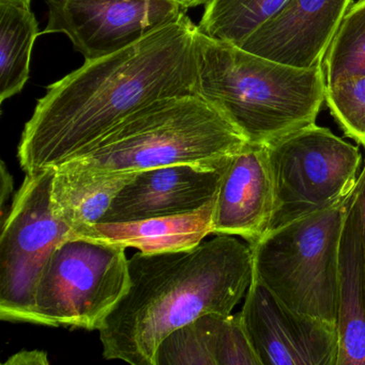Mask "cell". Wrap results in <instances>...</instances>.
I'll return each mask as SVG.
<instances>
[{"instance_id": "obj_12", "label": "cell", "mask_w": 365, "mask_h": 365, "mask_svg": "<svg viewBox=\"0 0 365 365\" xmlns=\"http://www.w3.org/2000/svg\"><path fill=\"white\" fill-rule=\"evenodd\" d=\"M223 168L176 165L137 173L116 195L100 223L196 212L214 201Z\"/></svg>"}, {"instance_id": "obj_17", "label": "cell", "mask_w": 365, "mask_h": 365, "mask_svg": "<svg viewBox=\"0 0 365 365\" xmlns=\"http://www.w3.org/2000/svg\"><path fill=\"white\" fill-rule=\"evenodd\" d=\"M40 34L30 6L0 2V102L25 87L32 48Z\"/></svg>"}, {"instance_id": "obj_25", "label": "cell", "mask_w": 365, "mask_h": 365, "mask_svg": "<svg viewBox=\"0 0 365 365\" xmlns=\"http://www.w3.org/2000/svg\"><path fill=\"white\" fill-rule=\"evenodd\" d=\"M169 1L175 2L184 10H188L190 8H195V6H206L210 0H169Z\"/></svg>"}, {"instance_id": "obj_20", "label": "cell", "mask_w": 365, "mask_h": 365, "mask_svg": "<svg viewBox=\"0 0 365 365\" xmlns=\"http://www.w3.org/2000/svg\"><path fill=\"white\" fill-rule=\"evenodd\" d=\"M218 365H263L249 343L238 314L195 322Z\"/></svg>"}, {"instance_id": "obj_15", "label": "cell", "mask_w": 365, "mask_h": 365, "mask_svg": "<svg viewBox=\"0 0 365 365\" xmlns=\"http://www.w3.org/2000/svg\"><path fill=\"white\" fill-rule=\"evenodd\" d=\"M51 204L56 217L73 232L100 223L114 199L136 173L54 169Z\"/></svg>"}, {"instance_id": "obj_13", "label": "cell", "mask_w": 365, "mask_h": 365, "mask_svg": "<svg viewBox=\"0 0 365 365\" xmlns=\"http://www.w3.org/2000/svg\"><path fill=\"white\" fill-rule=\"evenodd\" d=\"M274 212V187L267 149L246 143L221 173L212 234L241 237L254 244L267 233Z\"/></svg>"}, {"instance_id": "obj_14", "label": "cell", "mask_w": 365, "mask_h": 365, "mask_svg": "<svg viewBox=\"0 0 365 365\" xmlns=\"http://www.w3.org/2000/svg\"><path fill=\"white\" fill-rule=\"evenodd\" d=\"M214 205V200L196 212L179 216L96 223L73 232L71 238H88L126 249L131 247L145 255L186 250L199 246L212 234Z\"/></svg>"}, {"instance_id": "obj_10", "label": "cell", "mask_w": 365, "mask_h": 365, "mask_svg": "<svg viewBox=\"0 0 365 365\" xmlns=\"http://www.w3.org/2000/svg\"><path fill=\"white\" fill-rule=\"evenodd\" d=\"M238 317L263 365H336L338 323L294 312L254 276Z\"/></svg>"}, {"instance_id": "obj_21", "label": "cell", "mask_w": 365, "mask_h": 365, "mask_svg": "<svg viewBox=\"0 0 365 365\" xmlns=\"http://www.w3.org/2000/svg\"><path fill=\"white\" fill-rule=\"evenodd\" d=\"M325 103L344 134L365 147V75L328 87Z\"/></svg>"}, {"instance_id": "obj_19", "label": "cell", "mask_w": 365, "mask_h": 365, "mask_svg": "<svg viewBox=\"0 0 365 365\" xmlns=\"http://www.w3.org/2000/svg\"><path fill=\"white\" fill-rule=\"evenodd\" d=\"M327 88L365 75V0L353 2L323 61Z\"/></svg>"}, {"instance_id": "obj_16", "label": "cell", "mask_w": 365, "mask_h": 365, "mask_svg": "<svg viewBox=\"0 0 365 365\" xmlns=\"http://www.w3.org/2000/svg\"><path fill=\"white\" fill-rule=\"evenodd\" d=\"M336 365H365V292L357 235L347 210L341 247Z\"/></svg>"}, {"instance_id": "obj_23", "label": "cell", "mask_w": 365, "mask_h": 365, "mask_svg": "<svg viewBox=\"0 0 365 365\" xmlns=\"http://www.w3.org/2000/svg\"><path fill=\"white\" fill-rule=\"evenodd\" d=\"M349 215L353 221L356 235H357L365 292V160L364 169L360 173L357 184L349 199Z\"/></svg>"}, {"instance_id": "obj_11", "label": "cell", "mask_w": 365, "mask_h": 365, "mask_svg": "<svg viewBox=\"0 0 365 365\" xmlns=\"http://www.w3.org/2000/svg\"><path fill=\"white\" fill-rule=\"evenodd\" d=\"M351 4L353 0H289L239 47L294 68L323 66Z\"/></svg>"}, {"instance_id": "obj_7", "label": "cell", "mask_w": 365, "mask_h": 365, "mask_svg": "<svg viewBox=\"0 0 365 365\" xmlns=\"http://www.w3.org/2000/svg\"><path fill=\"white\" fill-rule=\"evenodd\" d=\"M274 187L267 232L351 197L362 156L359 148L316 123L266 145Z\"/></svg>"}, {"instance_id": "obj_24", "label": "cell", "mask_w": 365, "mask_h": 365, "mask_svg": "<svg viewBox=\"0 0 365 365\" xmlns=\"http://www.w3.org/2000/svg\"><path fill=\"white\" fill-rule=\"evenodd\" d=\"M1 365H51L47 353L41 349L19 351L10 356Z\"/></svg>"}, {"instance_id": "obj_1", "label": "cell", "mask_w": 365, "mask_h": 365, "mask_svg": "<svg viewBox=\"0 0 365 365\" xmlns=\"http://www.w3.org/2000/svg\"><path fill=\"white\" fill-rule=\"evenodd\" d=\"M196 28L184 15L49 85L19 141L26 175L76 160L158 101L196 96Z\"/></svg>"}, {"instance_id": "obj_9", "label": "cell", "mask_w": 365, "mask_h": 365, "mask_svg": "<svg viewBox=\"0 0 365 365\" xmlns=\"http://www.w3.org/2000/svg\"><path fill=\"white\" fill-rule=\"evenodd\" d=\"M46 4L42 34L68 36L85 61L126 48L186 14L169 0H46Z\"/></svg>"}, {"instance_id": "obj_4", "label": "cell", "mask_w": 365, "mask_h": 365, "mask_svg": "<svg viewBox=\"0 0 365 365\" xmlns=\"http://www.w3.org/2000/svg\"><path fill=\"white\" fill-rule=\"evenodd\" d=\"M246 143L203 98L178 96L150 105L89 152L59 168L109 173L176 165L221 169Z\"/></svg>"}, {"instance_id": "obj_8", "label": "cell", "mask_w": 365, "mask_h": 365, "mask_svg": "<svg viewBox=\"0 0 365 365\" xmlns=\"http://www.w3.org/2000/svg\"><path fill=\"white\" fill-rule=\"evenodd\" d=\"M55 170L26 175L2 221L0 237V319L34 325V295L54 251L72 237L51 204Z\"/></svg>"}, {"instance_id": "obj_2", "label": "cell", "mask_w": 365, "mask_h": 365, "mask_svg": "<svg viewBox=\"0 0 365 365\" xmlns=\"http://www.w3.org/2000/svg\"><path fill=\"white\" fill-rule=\"evenodd\" d=\"M254 276L250 244L216 235L175 252L129 259L128 289L99 329L103 357L152 365L173 332L201 317H231Z\"/></svg>"}, {"instance_id": "obj_18", "label": "cell", "mask_w": 365, "mask_h": 365, "mask_svg": "<svg viewBox=\"0 0 365 365\" xmlns=\"http://www.w3.org/2000/svg\"><path fill=\"white\" fill-rule=\"evenodd\" d=\"M289 0H210L197 29L216 40L239 46L265 25Z\"/></svg>"}, {"instance_id": "obj_22", "label": "cell", "mask_w": 365, "mask_h": 365, "mask_svg": "<svg viewBox=\"0 0 365 365\" xmlns=\"http://www.w3.org/2000/svg\"><path fill=\"white\" fill-rule=\"evenodd\" d=\"M152 365H218L196 324L173 332L161 342Z\"/></svg>"}, {"instance_id": "obj_3", "label": "cell", "mask_w": 365, "mask_h": 365, "mask_svg": "<svg viewBox=\"0 0 365 365\" xmlns=\"http://www.w3.org/2000/svg\"><path fill=\"white\" fill-rule=\"evenodd\" d=\"M196 96L248 143L268 145L316 123L326 101L323 66L299 68L195 32Z\"/></svg>"}, {"instance_id": "obj_26", "label": "cell", "mask_w": 365, "mask_h": 365, "mask_svg": "<svg viewBox=\"0 0 365 365\" xmlns=\"http://www.w3.org/2000/svg\"><path fill=\"white\" fill-rule=\"evenodd\" d=\"M0 2H14V4H23L30 6L31 0H0Z\"/></svg>"}, {"instance_id": "obj_6", "label": "cell", "mask_w": 365, "mask_h": 365, "mask_svg": "<svg viewBox=\"0 0 365 365\" xmlns=\"http://www.w3.org/2000/svg\"><path fill=\"white\" fill-rule=\"evenodd\" d=\"M130 283L126 248L73 237L45 265L34 295V325L100 329Z\"/></svg>"}, {"instance_id": "obj_5", "label": "cell", "mask_w": 365, "mask_h": 365, "mask_svg": "<svg viewBox=\"0 0 365 365\" xmlns=\"http://www.w3.org/2000/svg\"><path fill=\"white\" fill-rule=\"evenodd\" d=\"M349 199L267 232L251 245L255 278L298 314L338 323Z\"/></svg>"}]
</instances>
